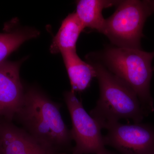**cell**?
Listing matches in <instances>:
<instances>
[{
  "instance_id": "11",
  "label": "cell",
  "mask_w": 154,
  "mask_h": 154,
  "mask_svg": "<svg viewBox=\"0 0 154 154\" xmlns=\"http://www.w3.org/2000/svg\"><path fill=\"white\" fill-rule=\"evenodd\" d=\"M75 13L69 14L62 23L53 39L51 52L57 54L76 51L77 40L80 33L85 29Z\"/></svg>"
},
{
  "instance_id": "5",
  "label": "cell",
  "mask_w": 154,
  "mask_h": 154,
  "mask_svg": "<svg viewBox=\"0 0 154 154\" xmlns=\"http://www.w3.org/2000/svg\"><path fill=\"white\" fill-rule=\"evenodd\" d=\"M64 97L71 118L72 139L75 143L71 154H97L106 151L102 128L85 110L75 93L67 91Z\"/></svg>"
},
{
  "instance_id": "10",
  "label": "cell",
  "mask_w": 154,
  "mask_h": 154,
  "mask_svg": "<svg viewBox=\"0 0 154 154\" xmlns=\"http://www.w3.org/2000/svg\"><path fill=\"white\" fill-rule=\"evenodd\" d=\"M120 1L81 0L77 2L75 14L85 28H88L103 33L106 19L102 11L113 6H117Z\"/></svg>"
},
{
  "instance_id": "4",
  "label": "cell",
  "mask_w": 154,
  "mask_h": 154,
  "mask_svg": "<svg viewBox=\"0 0 154 154\" xmlns=\"http://www.w3.org/2000/svg\"><path fill=\"white\" fill-rule=\"evenodd\" d=\"M116 6L106 19L103 34L116 47L140 49L144 24L154 13V1L124 0Z\"/></svg>"
},
{
  "instance_id": "13",
  "label": "cell",
  "mask_w": 154,
  "mask_h": 154,
  "mask_svg": "<svg viewBox=\"0 0 154 154\" xmlns=\"http://www.w3.org/2000/svg\"><path fill=\"white\" fill-rule=\"evenodd\" d=\"M97 154H116L112 152L109 151L107 150L105 152H103L100 153H98Z\"/></svg>"
},
{
  "instance_id": "6",
  "label": "cell",
  "mask_w": 154,
  "mask_h": 154,
  "mask_svg": "<svg viewBox=\"0 0 154 154\" xmlns=\"http://www.w3.org/2000/svg\"><path fill=\"white\" fill-rule=\"evenodd\" d=\"M104 136L105 146L120 154H154V128L141 123L110 125Z\"/></svg>"
},
{
  "instance_id": "7",
  "label": "cell",
  "mask_w": 154,
  "mask_h": 154,
  "mask_svg": "<svg viewBox=\"0 0 154 154\" xmlns=\"http://www.w3.org/2000/svg\"><path fill=\"white\" fill-rule=\"evenodd\" d=\"M20 63H0V116L11 121L22 106L25 93L19 77Z\"/></svg>"
},
{
  "instance_id": "14",
  "label": "cell",
  "mask_w": 154,
  "mask_h": 154,
  "mask_svg": "<svg viewBox=\"0 0 154 154\" xmlns=\"http://www.w3.org/2000/svg\"><path fill=\"white\" fill-rule=\"evenodd\" d=\"M0 154H4L3 153L2 146L1 140H0Z\"/></svg>"
},
{
  "instance_id": "2",
  "label": "cell",
  "mask_w": 154,
  "mask_h": 154,
  "mask_svg": "<svg viewBox=\"0 0 154 154\" xmlns=\"http://www.w3.org/2000/svg\"><path fill=\"white\" fill-rule=\"evenodd\" d=\"M88 57V63L96 71L100 93L90 115L102 129L122 119L141 122L146 114L134 91L98 61Z\"/></svg>"
},
{
  "instance_id": "1",
  "label": "cell",
  "mask_w": 154,
  "mask_h": 154,
  "mask_svg": "<svg viewBox=\"0 0 154 154\" xmlns=\"http://www.w3.org/2000/svg\"><path fill=\"white\" fill-rule=\"evenodd\" d=\"M14 117L38 142L60 152H71L70 130L63 119L60 106L41 91L33 88L25 93Z\"/></svg>"
},
{
  "instance_id": "3",
  "label": "cell",
  "mask_w": 154,
  "mask_h": 154,
  "mask_svg": "<svg viewBox=\"0 0 154 154\" xmlns=\"http://www.w3.org/2000/svg\"><path fill=\"white\" fill-rule=\"evenodd\" d=\"M90 56L102 64L136 94L146 115L154 110L150 91L154 52L140 49L110 46L100 53Z\"/></svg>"
},
{
  "instance_id": "15",
  "label": "cell",
  "mask_w": 154,
  "mask_h": 154,
  "mask_svg": "<svg viewBox=\"0 0 154 154\" xmlns=\"http://www.w3.org/2000/svg\"><path fill=\"white\" fill-rule=\"evenodd\" d=\"M67 154V153H64V154Z\"/></svg>"
},
{
  "instance_id": "12",
  "label": "cell",
  "mask_w": 154,
  "mask_h": 154,
  "mask_svg": "<svg viewBox=\"0 0 154 154\" xmlns=\"http://www.w3.org/2000/svg\"><path fill=\"white\" fill-rule=\"evenodd\" d=\"M38 34L37 30L28 28L0 33V63L24 42Z\"/></svg>"
},
{
  "instance_id": "8",
  "label": "cell",
  "mask_w": 154,
  "mask_h": 154,
  "mask_svg": "<svg viewBox=\"0 0 154 154\" xmlns=\"http://www.w3.org/2000/svg\"><path fill=\"white\" fill-rule=\"evenodd\" d=\"M3 117L0 119V140L4 154H63L38 142L25 130Z\"/></svg>"
},
{
  "instance_id": "9",
  "label": "cell",
  "mask_w": 154,
  "mask_h": 154,
  "mask_svg": "<svg viewBox=\"0 0 154 154\" xmlns=\"http://www.w3.org/2000/svg\"><path fill=\"white\" fill-rule=\"evenodd\" d=\"M71 85V91L75 93L82 92L91 85L96 78V72L89 63L82 60L76 51L61 53Z\"/></svg>"
}]
</instances>
